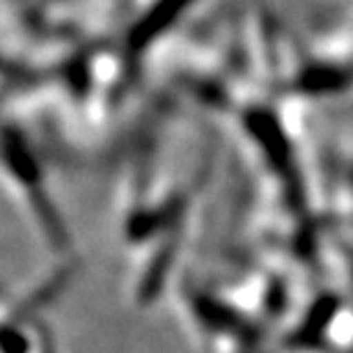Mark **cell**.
I'll use <instances>...</instances> for the list:
<instances>
[{"instance_id":"cell-1","label":"cell","mask_w":353,"mask_h":353,"mask_svg":"<svg viewBox=\"0 0 353 353\" xmlns=\"http://www.w3.org/2000/svg\"><path fill=\"white\" fill-rule=\"evenodd\" d=\"M190 5L193 0H150L126 30V51L136 58L147 48H152L165 32H170L179 23Z\"/></svg>"}]
</instances>
